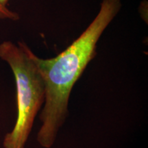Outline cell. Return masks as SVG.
<instances>
[{
	"label": "cell",
	"mask_w": 148,
	"mask_h": 148,
	"mask_svg": "<svg viewBox=\"0 0 148 148\" xmlns=\"http://www.w3.org/2000/svg\"><path fill=\"white\" fill-rule=\"evenodd\" d=\"M35 57L23 42L0 44V58L10 66L15 79L17 106L15 125L3 138L4 148H25L35 117L45 102V82Z\"/></svg>",
	"instance_id": "obj_2"
},
{
	"label": "cell",
	"mask_w": 148,
	"mask_h": 148,
	"mask_svg": "<svg viewBox=\"0 0 148 148\" xmlns=\"http://www.w3.org/2000/svg\"><path fill=\"white\" fill-rule=\"evenodd\" d=\"M121 7V0H102L97 16L69 47L54 58L35 60L45 82V105L40 116L42 125L37 140L45 148L54 143L68 114L73 86L96 55L97 42Z\"/></svg>",
	"instance_id": "obj_1"
},
{
	"label": "cell",
	"mask_w": 148,
	"mask_h": 148,
	"mask_svg": "<svg viewBox=\"0 0 148 148\" xmlns=\"http://www.w3.org/2000/svg\"><path fill=\"white\" fill-rule=\"evenodd\" d=\"M8 0H0V18L17 21L19 18L18 13L9 9Z\"/></svg>",
	"instance_id": "obj_3"
}]
</instances>
